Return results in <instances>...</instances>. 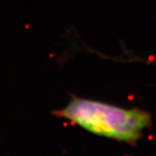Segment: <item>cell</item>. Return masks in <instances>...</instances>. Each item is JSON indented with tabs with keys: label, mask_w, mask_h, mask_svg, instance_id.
Masks as SVG:
<instances>
[{
	"label": "cell",
	"mask_w": 156,
	"mask_h": 156,
	"mask_svg": "<svg viewBox=\"0 0 156 156\" xmlns=\"http://www.w3.org/2000/svg\"><path fill=\"white\" fill-rule=\"evenodd\" d=\"M52 114L89 133L132 146L141 139L143 132L152 124L151 115L143 109L124 108L74 95L66 106Z\"/></svg>",
	"instance_id": "obj_1"
}]
</instances>
